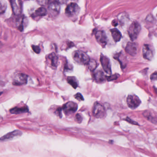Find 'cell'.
Here are the masks:
<instances>
[{
  "label": "cell",
  "instance_id": "cell-1",
  "mask_svg": "<svg viewBox=\"0 0 157 157\" xmlns=\"http://www.w3.org/2000/svg\"><path fill=\"white\" fill-rule=\"evenodd\" d=\"M141 30V25L137 22H133L131 24L128 29V33L132 41H134L137 38Z\"/></svg>",
  "mask_w": 157,
  "mask_h": 157
},
{
  "label": "cell",
  "instance_id": "cell-2",
  "mask_svg": "<svg viewBox=\"0 0 157 157\" xmlns=\"http://www.w3.org/2000/svg\"><path fill=\"white\" fill-rule=\"evenodd\" d=\"M74 60L78 64L86 65L90 61L89 57L83 52L81 51H76L74 52L73 54Z\"/></svg>",
  "mask_w": 157,
  "mask_h": 157
},
{
  "label": "cell",
  "instance_id": "cell-3",
  "mask_svg": "<svg viewBox=\"0 0 157 157\" xmlns=\"http://www.w3.org/2000/svg\"><path fill=\"white\" fill-rule=\"evenodd\" d=\"M93 115L97 118H102L106 115V110L104 107L98 102H95L92 109Z\"/></svg>",
  "mask_w": 157,
  "mask_h": 157
},
{
  "label": "cell",
  "instance_id": "cell-4",
  "mask_svg": "<svg viewBox=\"0 0 157 157\" xmlns=\"http://www.w3.org/2000/svg\"><path fill=\"white\" fill-rule=\"evenodd\" d=\"M79 6L75 3H71L67 6L65 9V13L69 17L76 16L79 12Z\"/></svg>",
  "mask_w": 157,
  "mask_h": 157
},
{
  "label": "cell",
  "instance_id": "cell-5",
  "mask_svg": "<svg viewBox=\"0 0 157 157\" xmlns=\"http://www.w3.org/2000/svg\"><path fill=\"white\" fill-rule=\"evenodd\" d=\"M126 101L128 107L131 109H136L141 103V101L139 98L134 94L129 95L127 97Z\"/></svg>",
  "mask_w": 157,
  "mask_h": 157
},
{
  "label": "cell",
  "instance_id": "cell-6",
  "mask_svg": "<svg viewBox=\"0 0 157 157\" xmlns=\"http://www.w3.org/2000/svg\"><path fill=\"white\" fill-rule=\"evenodd\" d=\"M11 6L13 13L15 15H20L23 10V3L21 0H11Z\"/></svg>",
  "mask_w": 157,
  "mask_h": 157
},
{
  "label": "cell",
  "instance_id": "cell-7",
  "mask_svg": "<svg viewBox=\"0 0 157 157\" xmlns=\"http://www.w3.org/2000/svg\"><path fill=\"white\" fill-rule=\"evenodd\" d=\"M100 62L103 70L106 73L111 75L112 73L111 65L109 59L101 54L100 57Z\"/></svg>",
  "mask_w": 157,
  "mask_h": 157
},
{
  "label": "cell",
  "instance_id": "cell-8",
  "mask_svg": "<svg viewBox=\"0 0 157 157\" xmlns=\"http://www.w3.org/2000/svg\"><path fill=\"white\" fill-rule=\"evenodd\" d=\"M125 52L132 57L137 55L138 51V44L135 42H129L127 43L125 48Z\"/></svg>",
  "mask_w": 157,
  "mask_h": 157
},
{
  "label": "cell",
  "instance_id": "cell-9",
  "mask_svg": "<svg viewBox=\"0 0 157 157\" xmlns=\"http://www.w3.org/2000/svg\"><path fill=\"white\" fill-rule=\"evenodd\" d=\"M28 76L24 74H18L15 76L13 84L15 86H22L27 83Z\"/></svg>",
  "mask_w": 157,
  "mask_h": 157
},
{
  "label": "cell",
  "instance_id": "cell-10",
  "mask_svg": "<svg viewBox=\"0 0 157 157\" xmlns=\"http://www.w3.org/2000/svg\"><path fill=\"white\" fill-rule=\"evenodd\" d=\"M143 55L144 58L147 60H152L154 57V53L150 46L148 44H144L143 47Z\"/></svg>",
  "mask_w": 157,
  "mask_h": 157
},
{
  "label": "cell",
  "instance_id": "cell-11",
  "mask_svg": "<svg viewBox=\"0 0 157 157\" xmlns=\"http://www.w3.org/2000/svg\"><path fill=\"white\" fill-rule=\"evenodd\" d=\"M78 106L76 103L73 101H69L63 105V109L66 113H74L77 110Z\"/></svg>",
  "mask_w": 157,
  "mask_h": 157
},
{
  "label": "cell",
  "instance_id": "cell-12",
  "mask_svg": "<svg viewBox=\"0 0 157 157\" xmlns=\"http://www.w3.org/2000/svg\"><path fill=\"white\" fill-rule=\"evenodd\" d=\"M22 135V132L18 130H15L11 132L6 134L4 136H2L0 138V142L1 141H6L12 140L15 137L18 136H20Z\"/></svg>",
  "mask_w": 157,
  "mask_h": 157
},
{
  "label": "cell",
  "instance_id": "cell-13",
  "mask_svg": "<svg viewBox=\"0 0 157 157\" xmlns=\"http://www.w3.org/2000/svg\"><path fill=\"white\" fill-rule=\"evenodd\" d=\"M60 10L59 4L57 2H52L48 6L50 13L52 16H56L59 13Z\"/></svg>",
  "mask_w": 157,
  "mask_h": 157
},
{
  "label": "cell",
  "instance_id": "cell-14",
  "mask_svg": "<svg viewBox=\"0 0 157 157\" xmlns=\"http://www.w3.org/2000/svg\"><path fill=\"white\" fill-rule=\"evenodd\" d=\"M95 37L98 42L101 45H105L107 42V37L105 32L102 30L97 31Z\"/></svg>",
  "mask_w": 157,
  "mask_h": 157
},
{
  "label": "cell",
  "instance_id": "cell-15",
  "mask_svg": "<svg viewBox=\"0 0 157 157\" xmlns=\"http://www.w3.org/2000/svg\"><path fill=\"white\" fill-rule=\"evenodd\" d=\"M144 115L152 123L157 124V115L155 113L151 110H147L144 113Z\"/></svg>",
  "mask_w": 157,
  "mask_h": 157
},
{
  "label": "cell",
  "instance_id": "cell-16",
  "mask_svg": "<svg viewBox=\"0 0 157 157\" xmlns=\"http://www.w3.org/2000/svg\"><path fill=\"white\" fill-rule=\"evenodd\" d=\"M29 111V109L26 106L22 107H14L10 109V112L13 114H20L27 113Z\"/></svg>",
  "mask_w": 157,
  "mask_h": 157
},
{
  "label": "cell",
  "instance_id": "cell-17",
  "mask_svg": "<svg viewBox=\"0 0 157 157\" xmlns=\"http://www.w3.org/2000/svg\"><path fill=\"white\" fill-rule=\"evenodd\" d=\"M110 32L111 33L113 38L115 42H118L120 41L122 37V35L121 32L116 28L113 29H110Z\"/></svg>",
  "mask_w": 157,
  "mask_h": 157
},
{
  "label": "cell",
  "instance_id": "cell-18",
  "mask_svg": "<svg viewBox=\"0 0 157 157\" xmlns=\"http://www.w3.org/2000/svg\"><path fill=\"white\" fill-rule=\"evenodd\" d=\"M48 13L47 9L44 7H40L36 10L35 13L32 14L33 17H43L46 16Z\"/></svg>",
  "mask_w": 157,
  "mask_h": 157
},
{
  "label": "cell",
  "instance_id": "cell-19",
  "mask_svg": "<svg viewBox=\"0 0 157 157\" xmlns=\"http://www.w3.org/2000/svg\"><path fill=\"white\" fill-rule=\"evenodd\" d=\"M49 60L50 61L52 66L54 68H56L58 66V57L54 53H52L49 55Z\"/></svg>",
  "mask_w": 157,
  "mask_h": 157
},
{
  "label": "cell",
  "instance_id": "cell-20",
  "mask_svg": "<svg viewBox=\"0 0 157 157\" xmlns=\"http://www.w3.org/2000/svg\"><path fill=\"white\" fill-rule=\"evenodd\" d=\"M94 78L98 82H102L106 79V76L104 75V74L101 71H98L94 75Z\"/></svg>",
  "mask_w": 157,
  "mask_h": 157
},
{
  "label": "cell",
  "instance_id": "cell-21",
  "mask_svg": "<svg viewBox=\"0 0 157 157\" xmlns=\"http://www.w3.org/2000/svg\"><path fill=\"white\" fill-rule=\"evenodd\" d=\"M67 81L68 83L74 88L76 89L78 87V83L77 79L74 77H69L67 78Z\"/></svg>",
  "mask_w": 157,
  "mask_h": 157
},
{
  "label": "cell",
  "instance_id": "cell-22",
  "mask_svg": "<svg viewBox=\"0 0 157 157\" xmlns=\"http://www.w3.org/2000/svg\"><path fill=\"white\" fill-rule=\"evenodd\" d=\"M87 65L88 66L89 69L91 71H93L97 68L98 64H97V62L94 60H90Z\"/></svg>",
  "mask_w": 157,
  "mask_h": 157
},
{
  "label": "cell",
  "instance_id": "cell-23",
  "mask_svg": "<svg viewBox=\"0 0 157 157\" xmlns=\"http://www.w3.org/2000/svg\"><path fill=\"white\" fill-rule=\"evenodd\" d=\"M7 8V5L5 1L0 0V14L3 13Z\"/></svg>",
  "mask_w": 157,
  "mask_h": 157
},
{
  "label": "cell",
  "instance_id": "cell-24",
  "mask_svg": "<svg viewBox=\"0 0 157 157\" xmlns=\"http://www.w3.org/2000/svg\"><path fill=\"white\" fill-rule=\"evenodd\" d=\"M36 1L41 6H45L49 4L50 0H36Z\"/></svg>",
  "mask_w": 157,
  "mask_h": 157
},
{
  "label": "cell",
  "instance_id": "cell-25",
  "mask_svg": "<svg viewBox=\"0 0 157 157\" xmlns=\"http://www.w3.org/2000/svg\"><path fill=\"white\" fill-rule=\"evenodd\" d=\"M119 75L118 74L113 75H110L108 77H106L107 80L109 81H112L117 79L119 77Z\"/></svg>",
  "mask_w": 157,
  "mask_h": 157
},
{
  "label": "cell",
  "instance_id": "cell-26",
  "mask_svg": "<svg viewBox=\"0 0 157 157\" xmlns=\"http://www.w3.org/2000/svg\"><path fill=\"white\" fill-rule=\"evenodd\" d=\"M32 48L34 52H36V53L38 54V53H39L40 52V49L39 46L32 45Z\"/></svg>",
  "mask_w": 157,
  "mask_h": 157
},
{
  "label": "cell",
  "instance_id": "cell-27",
  "mask_svg": "<svg viewBox=\"0 0 157 157\" xmlns=\"http://www.w3.org/2000/svg\"><path fill=\"white\" fill-rule=\"evenodd\" d=\"M75 98L78 101H84V99L83 96L80 93H77L74 96Z\"/></svg>",
  "mask_w": 157,
  "mask_h": 157
},
{
  "label": "cell",
  "instance_id": "cell-28",
  "mask_svg": "<svg viewBox=\"0 0 157 157\" xmlns=\"http://www.w3.org/2000/svg\"><path fill=\"white\" fill-rule=\"evenodd\" d=\"M150 79L152 80H157V71L155 72L151 75L150 76Z\"/></svg>",
  "mask_w": 157,
  "mask_h": 157
},
{
  "label": "cell",
  "instance_id": "cell-29",
  "mask_svg": "<svg viewBox=\"0 0 157 157\" xmlns=\"http://www.w3.org/2000/svg\"><path fill=\"white\" fill-rule=\"evenodd\" d=\"M126 121H127L128 122H129L130 123L132 124H136V125H138V124H137V123L134 121H132V120H131V119H129V118H127V119H126Z\"/></svg>",
  "mask_w": 157,
  "mask_h": 157
},
{
  "label": "cell",
  "instance_id": "cell-30",
  "mask_svg": "<svg viewBox=\"0 0 157 157\" xmlns=\"http://www.w3.org/2000/svg\"><path fill=\"white\" fill-rule=\"evenodd\" d=\"M76 120L78 121V122L80 123L82 121V117H81V115L79 114H76Z\"/></svg>",
  "mask_w": 157,
  "mask_h": 157
},
{
  "label": "cell",
  "instance_id": "cell-31",
  "mask_svg": "<svg viewBox=\"0 0 157 157\" xmlns=\"http://www.w3.org/2000/svg\"><path fill=\"white\" fill-rule=\"evenodd\" d=\"M56 1L59 4H65L67 3L68 0H56Z\"/></svg>",
  "mask_w": 157,
  "mask_h": 157
},
{
  "label": "cell",
  "instance_id": "cell-32",
  "mask_svg": "<svg viewBox=\"0 0 157 157\" xmlns=\"http://www.w3.org/2000/svg\"><path fill=\"white\" fill-rule=\"evenodd\" d=\"M2 45L1 44V43H0V49H1V48H2Z\"/></svg>",
  "mask_w": 157,
  "mask_h": 157
},
{
  "label": "cell",
  "instance_id": "cell-33",
  "mask_svg": "<svg viewBox=\"0 0 157 157\" xmlns=\"http://www.w3.org/2000/svg\"><path fill=\"white\" fill-rule=\"evenodd\" d=\"M2 92H0V96H1V95H2Z\"/></svg>",
  "mask_w": 157,
  "mask_h": 157
}]
</instances>
